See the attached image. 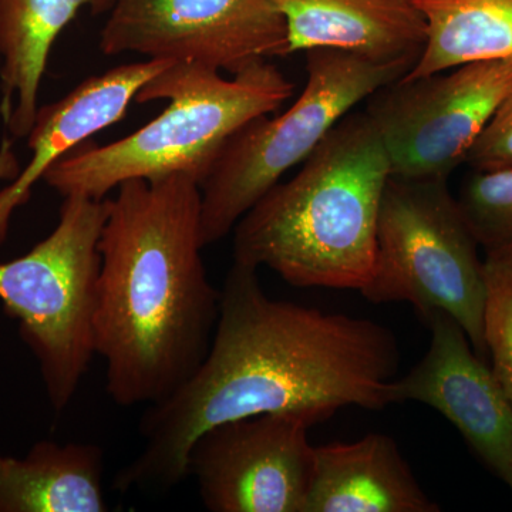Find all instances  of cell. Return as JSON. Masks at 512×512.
<instances>
[{
  "label": "cell",
  "mask_w": 512,
  "mask_h": 512,
  "mask_svg": "<svg viewBox=\"0 0 512 512\" xmlns=\"http://www.w3.org/2000/svg\"><path fill=\"white\" fill-rule=\"evenodd\" d=\"M464 164L478 173L512 170V87L468 150Z\"/></svg>",
  "instance_id": "cell-19"
},
{
  "label": "cell",
  "mask_w": 512,
  "mask_h": 512,
  "mask_svg": "<svg viewBox=\"0 0 512 512\" xmlns=\"http://www.w3.org/2000/svg\"><path fill=\"white\" fill-rule=\"evenodd\" d=\"M309 413H262L215 424L188 451L201 503L211 512H305L315 446Z\"/></svg>",
  "instance_id": "cell-10"
},
{
  "label": "cell",
  "mask_w": 512,
  "mask_h": 512,
  "mask_svg": "<svg viewBox=\"0 0 512 512\" xmlns=\"http://www.w3.org/2000/svg\"><path fill=\"white\" fill-rule=\"evenodd\" d=\"M22 168L15 150H13L12 140L5 138L0 144V181H13L20 174Z\"/></svg>",
  "instance_id": "cell-20"
},
{
  "label": "cell",
  "mask_w": 512,
  "mask_h": 512,
  "mask_svg": "<svg viewBox=\"0 0 512 512\" xmlns=\"http://www.w3.org/2000/svg\"><path fill=\"white\" fill-rule=\"evenodd\" d=\"M293 93L295 84L268 60L232 79L204 64L173 63L134 99L168 101L160 116L107 146L84 141L53 164L43 181L63 198L94 201L134 178L185 174L201 187L229 138L255 117L275 114Z\"/></svg>",
  "instance_id": "cell-4"
},
{
  "label": "cell",
  "mask_w": 512,
  "mask_h": 512,
  "mask_svg": "<svg viewBox=\"0 0 512 512\" xmlns=\"http://www.w3.org/2000/svg\"><path fill=\"white\" fill-rule=\"evenodd\" d=\"M484 340L494 375L512 402V248L485 251Z\"/></svg>",
  "instance_id": "cell-17"
},
{
  "label": "cell",
  "mask_w": 512,
  "mask_h": 512,
  "mask_svg": "<svg viewBox=\"0 0 512 512\" xmlns=\"http://www.w3.org/2000/svg\"><path fill=\"white\" fill-rule=\"evenodd\" d=\"M412 67L333 49L306 52V84L281 116L255 117L231 136L201 184L200 241L217 244L295 165L303 163L357 104Z\"/></svg>",
  "instance_id": "cell-6"
},
{
  "label": "cell",
  "mask_w": 512,
  "mask_h": 512,
  "mask_svg": "<svg viewBox=\"0 0 512 512\" xmlns=\"http://www.w3.org/2000/svg\"><path fill=\"white\" fill-rule=\"evenodd\" d=\"M103 448L37 441L25 457L0 453V512H106Z\"/></svg>",
  "instance_id": "cell-15"
},
{
  "label": "cell",
  "mask_w": 512,
  "mask_h": 512,
  "mask_svg": "<svg viewBox=\"0 0 512 512\" xmlns=\"http://www.w3.org/2000/svg\"><path fill=\"white\" fill-rule=\"evenodd\" d=\"M107 198L94 338L117 406H154L194 376L221 309L202 261L201 190L185 174L134 178Z\"/></svg>",
  "instance_id": "cell-2"
},
{
  "label": "cell",
  "mask_w": 512,
  "mask_h": 512,
  "mask_svg": "<svg viewBox=\"0 0 512 512\" xmlns=\"http://www.w3.org/2000/svg\"><path fill=\"white\" fill-rule=\"evenodd\" d=\"M396 335L375 320L269 298L258 269L238 264L221 289L210 350L194 376L140 421L144 446L114 487L168 491L188 477V451L215 424L262 413H309L392 404Z\"/></svg>",
  "instance_id": "cell-1"
},
{
  "label": "cell",
  "mask_w": 512,
  "mask_h": 512,
  "mask_svg": "<svg viewBox=\"0 0 512 512\" xmlns=\"http://www.w3.org/2000/svg\"><path fill=\"white\" fill-rule=\"evenodd\" d=\"M457 200L484 251L512 248V170L476 171Z\"/></svg>",
  "instance_id": "cell-18"
},
{
  "label": "cell",
  "mask_w": 512,
  "mask_h": 512,
  "mask_svg": "<svg viewBox=\"0 0 512 512\" xmlns=\"http://www.w3.org/2000/svg\"><path fill=\"white\" fill-rule=\"evenodd\" d=\"M512 87V62L485 60L386 84L365 113L382 138L392 177L447 178Z\"/></svg>",
  "instance_id": "cell-8"
},
{
  "label": "cell",
  "mask_w": 512,
  "mask_h": 512,
  "mask_svg": "<svg viewBox=\"0 0 512 512\" xmlns=\"http://www.w3.org/2000/svg\"><path fill=\"white\" fill-rule=\"evenodd\" d=\"M427 23V42L407 79L461 64L512 62V0H414Z\"/></svg>",
  "instance_id": "cell-16"
},
{
  "label": "cell",
  "mask_w": 512,
  "mask_h": 512,
  "mask_svg": "<svg viewBox=\"0 0 512 512\" xmlns=\"http://www.w3.org/2000/svg\"><path fill=\"white\" fill-rule=\"evenodd\" d=\"M396 441L382 433L315 447L305 512H439Z\"/></svg>",
  "instance_id": "cell-13"
},
{
  "label": "cell",
  "mask_w": 512,
  "mask_h": 512,
  "mask_svg": "<svg viewBox=\"0 0 512 512\" xmlns=\"http://www.w3.org/2000/svg\"><path fill=\"white\" fill-rule=\"evenodd\" d=\"M431 339L423 359L392 383V404L437 410L512 493V402L463 328L444 312L424 316Z\"/></svg>",
  "instance_id": "cell-11"
},
{
  "label": "cell",
  "mask_w": 512,
  "mask_h": 512,
  "mask_svg": "<svg viewBox=\"0 0 512 512\" xmlns=\"http://www.w3.org/2000/svg\"><path fill=\"white\" fill-rule=\"evenodd\" d=\"M100 33L103 55L200 63L235 76L288 55L275 0H116Z\"/></svg>",
  "instance_id": "cell-9"
},
{
  "label": "cell",
  "mask_w": 512,
  "mask_h": 512,
  "mask_svg": "<svg viewBox=\"0 0 512 512\" xmlns=\"http://www.w3.org/2000/svg\"><path fill=\"white\" fill-rule=\"evenodd\" d=\"M103 201L67 195L56 228L28 254L0 262V302L18 320L47 399L62 412L76 396L96 355Z\"/></svg>",
  "instance_id": "cell-5"
},
{
  "label": "cell",
  "mask_w": 512,
  "mask_h": 512,
  "mask_svg": "<svg viewBox=\"0 0 512 512\" xmlns=\"http://www.w3.org/2000/svg\"><path fill=\"white\" fill-rule=\"evenodd\" d=\"M285 19L288 55L333 49L379 64L420 59L427 23L414 0H275Z\"/></svg>",
  "instance_id": "cell-12"
},
{
  "label": "cell",
  "mask_w": 512,
  "mask_h": 512,
  "mask_svg": "<svg viewBox=\"0 0 512 512\" xmlns=\"http://www.w3.org/2000/svg\"><path fill=\"white\" fill-rule=\"evenodd\" d=\"M116 0H0V114L15 138L29 136L39 111L50 50L83 8L110 12Z\"/></svg>",
  "instance_id": "cell-14"
},
{
  "label": "cell",
  "mask_w": 512,
  "mask_h": 512,
  "mask_svg": "<svg viewBox=\"0 0 512 512\" xmlns=\"http://www.w3.org/2000/svg\"><path fill=\"white\" fill-rule=\"evenodd\" d=\"M389 156L372 120L349 113L234 228V262L298 288L362 291L375 271Z\"/></svg>",
  "instance_id": "cell-3"
},
{
  "label": "cell",
  "mask_w": 512,
  "mask_h": 512,
  "mask_svg": "<svg viewBox=\"0 0 512 512\" xmlns=\"http://www.w3.org/2000/svg\"><path fill=\"white\" fill-rule=\"evenodd\" d=\"M447 178L390 177L377 224L375 271L360 291L370 303H410L421 319L444 312L478 356L484 340V259Z\"/></svg>",
  "instance_id": "cell-7"
}]
</instances>
